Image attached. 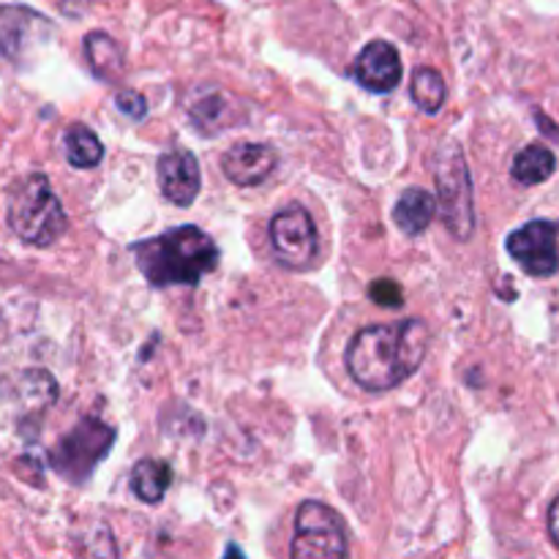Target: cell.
Here are the masks:
<instances>
[{
    "label": "cell",
    "mask_w": 559,
    "mask_h": 559,
    "mask_svg": "<svg viewBox=\"0 0 559 559\" xmlns=\"http://www.w3.org/2000/svg\"><path fill=\"white\" fill-rule=\"evenodd\" d=\"M429 342L431 331L420 317L364 328L347 347V371L366 391H391L420 369Z\"/></svg>",
    "instance_id": "1"
},
{
    "label": "cell",
    "mask_w": 559,
    "mask_h": 559,
    "mask_svg": "<svg viewBox=\"0 0 559 559\" xmlns=\"http://www.w3.org/2000/svg\"><path fill=\"white\" fill-rule=\"evenodd\" d=\"M136 267L153 287H194L218 265V246L200 227H175L131 246Z\"/></svg>",
    "instance_id": "2"
},
{
    "label": "cell",
    "mask_w": 559,
    "mask_h": 559,
    "mask_svg": "<svg viewBox=\"0 0 559 559\" xmlns=\"http://www.w3.org/2000/svg\"><path fill=\"white\" fill-rule=\"evenodd\" d=\"M5 218H9L11 233L22 243L38 246V249L52 246L69 227L63 202L44 175H31L11 189Z\"/></svg>",
    "instance_id": "3"
},
{
    "label": "cell",
    "mask_w": 559,
    "mask_h": 559,
    "mask_svg": "<svg viewBox=\"0 0 559 559\" xmlns=\"http://www.w3.org/2000/svg\"><path fill=\"white\" fill-rule=\"evenodd\" d=\"M437 213L456 240H469L475 233L473 180L456 142H445L435 156Z\"/></svg>",
    "instance_id": "4"
},
{
    "label": "cell",
    "mask_w": 559,
    "mask_h": 559,
    "mask_svg": "<svg viewBox=\"0 0 559 559\" xmlns=\"http://www.w3.org/2000/svg\"><path fill=\"white\" fill-rule=\"evenodd\" d=\"M115 445V429L98 418H82L63 440L55 445L52 462L55 473L63 475L69 484L82 486L91 480L98 464L107 459L109 448Z\"/></svg>",
    "instance_id": "5"
},
{
    "label": "cell",
    "mask_w": 559,
    "mask_h": 559,
    "mask_svg": "<svg viewBox=\"0 0 559 559\" xmlns=\"http://www.w3.org/2000/svg\"><path fill=\"white\" fill-rule=\"evenodd\" d=\"M347 530L333 508L309 500L295 516V538L289 555L295 559H328L347 555Z\"/></svg>",
    "instance_id": "6"
},
{
    "label": "cell",
    "mask_w": 559,
    "mask_h": 559,
    "mask_svg": "<svg viewBox=\"0 0 559 559\" xmlns=\"http://www.w3.org/2000/svg\"><path fill=\"white\" fill-rule=\"evenodd\" d=\"M271 243L276 251V260L293 271H306L320 257V238L311 222L309 211L300 205H287L273 216L271 222Z\"/></svg>",
    "instance_id": "7"
},
{
    "label": "cell",
    "mask_w": 559,
    "mask_h": 559,
    "mask_svg": "<svg viewBox=\"0 0 559 559\" xmlns=\"http://www.w3.org/2000/svg\"><path fill=\"white\" fill-rule=\"evenodd\" d=\"M508 254L535 278H549L559 271L557 227L551 222H530L508 235Z\"/></svg>",
    "instance_id": "8"
},
{
    "label": "cell",
    "mask_w": 559,
    "mask_h": 559,
    "mask_svg": "<svg viewBox=\"0 0 559 559\" xmlns=\"http://www.w3.org/2000/svg\"><path fill=\"white\" fill-rule=\"evenodd\" d=\"M156 178L158 189H162V194L167 197L173 205L189 207L191 202L200 197V162H197L194 153L183 151V147H173V151H167L158 158Z\"/></svg>",
    "instance_id": "9"
},
{
    "label": "cell",
    "mask_w": 559,
    "mask_h": 559,
    "mask_svg": "<svg viewBox=\"0 0 559 559\" xmlns=\"http://www.w3.org/2000/svg\"><path fill=\"white\" fill-rule=\"evenodd\" d=\"M47 33H52L47 16L22 5H0V55L5 60H20Z\"/></svg>",
    "instance_id": "10"
},
{
    "label": "cell",
    "mask_w": 559,
    "mask_h": 559,
    "mask_svg": "<svg viewBox=\"0 0 559 559\" xmlns=\"http://www.w3.org/2000/svg\"><path fill=\"white\" fill-rule=\"evenodd\" d=\"M402 58L399 49L388 41H371L360 49L353 66V76L360 87L371 93H391L402 82Z\"/></svg>",
    "instance_id": "11"
},
{
    "label": "cell",
    "mask_w": 559,
    "mask_h": 559,
    "mask_svg": "<svg viewBox=\"0 0 559 559\" xmlns=\"http://www.w3.org/2000/svg\"><path fill=\"white\" fill-rule=\"evenodd\" d=\"M278 153L265 142H238L222 156V173L235 186H260L273 175Z\"/></svg>",
    "instance_id": "12"
},
{
    "label": "cell",
    "mask_w": 559,
    "mask_h": 559,
    "mask_svg": "<svg viewBox=\"0 0 559 559\" xmlns=\"http://www.w3.org/2000/svg\"><path fill=\"white\" fill-rule=\"evenodd\" d=\"M437 216V197L426 189H407L393 207V222L402 233L424 235Z\"/></svg>",
    "instance_id": "13"
},
{
    "label": "cell",
    "mask_w": 559,
    "mask_h": 559,
    "mask_svg": "<svg viewBox=\"0 0 559 559\" xmlns=\"http://www.w3.org/2000/svg\"><path fill=\"white\" fill-rule=\"evenodd\" d=\"M169 484H173V469L162 459H142L131 469V491L136 495V500L147 502V506L162 502Z\"/></svg>",
    "instance_id": "14"
},
{
    "label": "cell",
    "mask_w": 559,
    "mask_h": 559,
    "mask_svg": "<svg viewBox=\"0 0 559 559\" xmlns=\"http://www.w3.org/2000/svg\"><path fill=\"white\" fill-rule=\"evenodd\" d=\"M63 151L69 158L71 167L76 169H93L102 164L104 158V145L96 136V131H91L82 123H71L63 134Z\"/></svg>",
    "instance_id": "15"
},
{
    "label": "cell",
    "mask_w": 559,
    "mask_h": 559,
    "mask_svg": "<svg viewBox=\"0 0 559 559\" xmlns=\"http://www.w3.org/2000/svg\"><path fill=\"white\" fill-rule=\"evenodd\" d=\"M557 158L546 145H527L513 158V180L522 186H538L555 175Z\"/></svg>",
    "instance_id": "16"
},
{
    "label": "cell",
    "mask_w": 559,
    "mask_h": 559,
    "mask_svg": "<svg viewBox=\"0 0 559 559\" xmlns=\"http://www.w3.org/2000/svg\"><path fill=\"white\" fill-rule=\"evenodd\" d=\"M85 55L93 74L102 76V80L112 82L118 80L120 71H123V55H120V47L107 36V33H98V31L87 33Z\"/></svg>",
    "instance_id": "17"
},
{
    "label": "cell",
    "mask_w": 559,
    "mask_h": 559,
    "mask_svg": "<svg viewBox=\"0 0 559 559\" xmlns=\"http://www.w3.org/2000/svg\"><path fill=\"white\" fill-rule=\"evenodd\" d=\"M409 87H413V102L420 112L437 115L445 104V80L440 71L418 69L409 80Z\"/></svg>",
    "instance_id": "18"
},
{
    "label": "cell",
    "mask_w": 559,
    "mask_h": 559,
    "mask_svg": "<svg viewBox=\"0 0 559 559\" xmlns=\"http://www.w3.org/2000/svg\"><path fill=\"white\" fill-rule=\"evenodd\" d=\"M371 298H374V304L391 306V309H399L404 304L402 287L396 282H391V278H382V282L371 284Z\"/></svg>",
    "instance_id": "19"
},
{
    "label": "cell",
    "mask_w": 559,
    "mask_h": 559,
    "mask_svg": "<svg viewBox=\"0 0 559 559\" xmlns=\"http://www.w3.org/2000/svg\"><path fill=\"white\" fill-rule=\"evenodd\" d=\"M115 104H118L120 112L131 120H142L147 115V102L136 91H120L115 96Z\"/></svg>",
    "instance_id": "20"
},
{
    "label": "cell",
    "mask_w": 559,
    "mask_h": 559,
    "mask_svg": "<svg viewBox=\"0 0 559 559\" xmlns=\"http://www.w3.org/2000/svg\"><path fill=\"white\" fill-rule=\"evenodd\" d=\"M549 535L555 540V546L559 549V497L551 502V511H549Z\"/></svg>",
    "instance_id": "21"
}]
</instances>
